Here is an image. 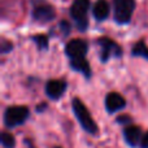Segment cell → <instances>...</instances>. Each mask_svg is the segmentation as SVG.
Returning a JSON list of instances; mask_svg holds the SVG:
<instances>
[{"mask_svg": "<svg viewBox=\"0 0 148 148\" xmlns=\"http://www.w3.org/2000/svg\"><path fill=\"white\" fill-rule=\"evenodd\" d=\"M123 135H125V139L130 146H136L138 143H140L142 139H143V135H142V130L138 126H127V127L123 130Z\"/></svg>", "mask_w": 148, "mask_h": 148, "instance_id": "obj_10", "label": "cell"}, {"mask_svg": "<svg viewBox=\"0 0 148 148\" xmlns=\"http://www.w3.org/2000/svg\"><path fill=\"white\" fill-rule=\"evenodd\" d=\"M90 8V0H75L70 7V14L78 23L79 29H86L87 26V13Z\"/></svg>", "mask_w": 148, "mask_h": 148, "instance_id": "obj_4", "label": "cell"}, {"mask_svg": "<svg viewBox=\"0 0 148 148\" xmlns=\"http://www.w3.org/2000/svg\"><path fill=\"white\" fill-rule=\"evenodd\" d=\"M56 148H60V147H56Z\"/></svg>", "mask_w": 148, "mask_h": 148, "instance_id": "obj_17", "label": "cell"}, {"mask_svg": "<svg viewBox=\"0 0 148 148\" xmlns=\"http://www.w3.org/2000/svg\"><path fill=\"white\" fill-rule=\"evenodd\" d=\"M113 8H114V20L118 23H127L133 16L135 1L134 0H114Z\"/></svg>", "mask_w": 148, "mask_h": 148, "instance_id": "obj_2", "label": "cell"}, {"mask_svg": "<svg viewBox=\"0 0 148 148\" xmlns=\"http://www.w3.org/2000/svg\"><path fill=\"white\" fill-rule=\"evenodd\" d=\"M1 144L4 148H14V144H16L14 136L9 133H3L1 134Z\"/></svg>", "mask_w": 148, "mask_h": 148, "instance_id": "obj_14", "label": "cell"}, {"mask_svg": "<svg viewBox=\"0 0 148 148\" xmlns=\"http://www.w3.org/2000/svg\"><path fill=\"white\" fill-rule=\"evenodd\" d=\"M109 4H108L107 0H97L94 5V17L96 20L101 21V20H105L109 14Z\"/></svg>", "mask_w": 148, "mask_h": 148, "instance_id": "obj_11", "label": "cell"}, {"mask_svg": "<svg viewBox=\"0 0 148 148\" xmlns=\"http://www.w3.org/2000/svg\"><path fill=\"white\" fill-rule=\"evenodd\" d=\"M33 17L39 22H48L55 18V9L48 4H39L34 8Z\"/></svg>", "mask_w": 148, "mask_h": 148, "instance_id": "obj_7", "label": "cell"}, {"mask_svg": "<svg viewBox=\"0 0 148 148\" xmlns=\"http://www.w3.org/2000/svg\"><path fill=\"white\" fill-rule=\"evenodd\" d=\"M133 55L134 56H142L148 60V48L144 44V42H139L135 47L133 48Z\"/></svg>", "mask_w": 148, "mask_h": 148, "instance_id": "obj_13", "label": "cell"}, {"mask_svg": "<svg viewBox=\"0 0 148 148\" xmlns=\"http://www.w3.org/2000/svg\"><path fill=\"white\" fill-rule=\"evenodd\" d=\"M72 105H73L74 114H75L77 120L79 121L81 126L83 127V130H86L87 133H90V134H96L97 133L96 122L91 118L90 112H88V109L86 108V105H84L79 99H77V97L75 99H73Z\"/></svg>", "mask_w": 148, "mask_h": 148, "instance_id": "obj_1", "label": "cell"}, {"mask_svg": "<svg viewBox=\"0 0 148 148\" xmlns=\"http://www.w3.org/2000/svg\"><path fill=\"white\" fill-rule=\"evenodd\" d=\"M29 109L26 107H9L4 113V123L8 127H16L26 121Z\"/></svg>", "mask_w": 148, "mask_h": 148, "instance_id": "obj_3", "label": "cell"}, {"mask_svg": "<svg viewBox=\"0 0 148 148\" xmlns=\"http://www.w3.org/2000/svg\"><path fill=\"white\" fill-rule=\"evenodd\" d=\"M66 90V83L64 81H60V79H52L47 83L46 86V92L51 99H60L62 96V94Z\"/></svg>", "mask_w": 148, "mask_h": 148, "instance_id": "obj_8", "label": "cell"}, {"mask_svg": "<svg viewBox=\"0 0 148 148\" xmlns=\"http://www.w3.org/2000/svg\"><path fill=\"white\" fill-rule=\"evenodd\" d=\"M140 146H142V148H148V131L143 135V139H142V142H140Z\"/></svg>", "mask_w": 148, "mask_h": 148, "instance_id": "obj_16", "label": "cell"}, {"mask_svg": "<svg viewBox=\"0 0 148 148\" xmlns=\"http://www.w3.org/2000/svg\"><path fill=\"white\" fill-rule=\"evenodd\" d=\"M34 40H35V43L38 44L39 48H47V46H48V39H47V36H44V35L34 36Z\"/></svg>", "mask_w": 148, "mask_h": 148, "instance_id": "obj_15", "label": "cell"}, {"mask_svg": "<svg viewBox=\"0 0 148 148\" xmlns=\"http://www.w3.org/2000/svg\"><path fill=\"white\" fill-rule=\"evenodd\" d=\"M99 46L101 47V61H107L112 55H116V56L121 55V48L118 47V44L108 38H100Z\"/></svg>", "mask_w": 148, "mask_h": 148, "instance_id": "obj_6", "label": "cell"}, {"mask_svg": "<svg viewBox=\"0 0 148 148\" xmlns=\"http://www.w3.org/2000/svg\"><path fill=\"white\" fill-rule=\"evenodd\" d=\"M65 52L72 59H82L87 53V43L82 39H73L66 44Z\"/></svg>", "mask_w": 148, "mask_h": 148, "instance_id": "obj_5", "label": "cell"}, {"mask_svg": "<svg viewBox=\"0 0 148 148\" xmlns=\"http://www.w3.org/2000/svg\"><path fill=\"white\" fill-rule=\"evenodd\" d=\"M125 105H126L125 99L120 94H117V92H110L105 97V107H107L108 112L110 113H114L117 110L122 109Z\"/></svg>", "mask_w": 148, "mask_h": 148, "instance_id": "obj_9", "label": "cell"}, {"mask_svg": "<svg viewBox=\"0 0 148 148\" xmlns=\"http://www.w3.org/2000/svg\"><path fill=\"white\" fill-rule=\"evenodd\" d=\"M70 66H72L74 70H78V72H81L82 74H84L86 77H90V74H91L90 65L84 57H82V59H72Z\"/></svg>", "mask_w": 148, "mask_h": 148, "instance_id": "obj_12", "label": "cell"}]
</instances>
